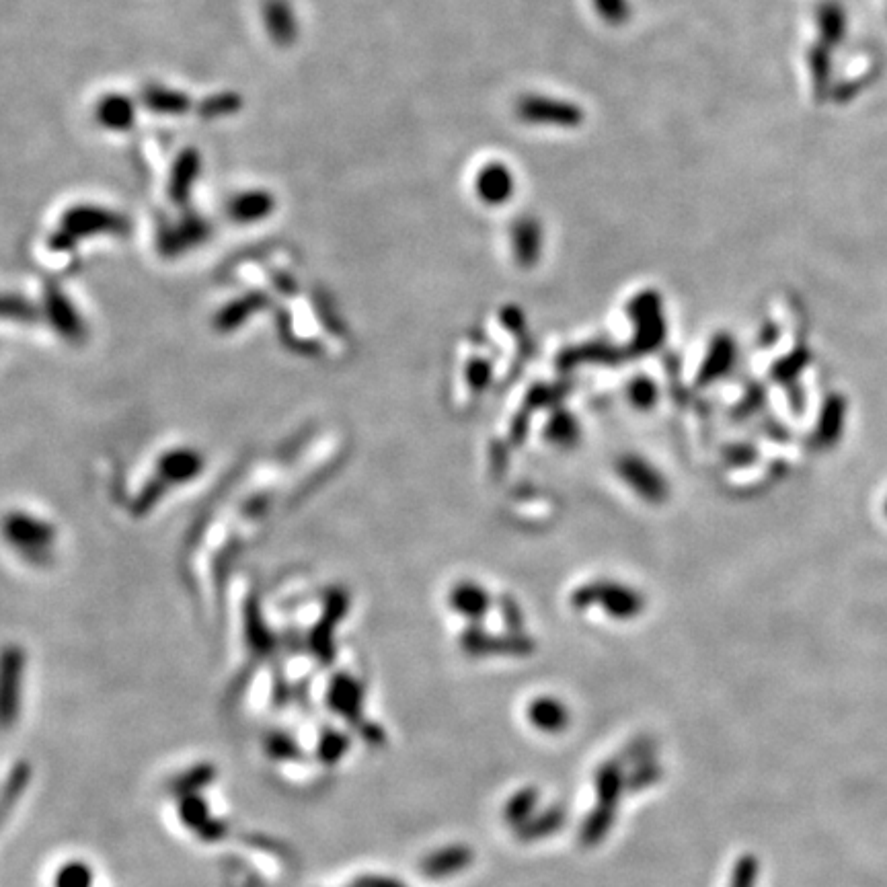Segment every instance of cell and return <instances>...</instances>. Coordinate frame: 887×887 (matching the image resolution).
Wrapping results in <instances>:
<instances>
[{
  "label": "cell",
  "mask_w": 887,
  "mask_h": 887,
  "mask_svg": "<svg viewBox=\"0 0 887 887\" xmlns=\"http://www.w3.org/2000/svg\"><path fill=\"white\" fill-rule=\"evenodd\" d=\"M514 118L528 128L573 132L586 124L588 115L586 109L573 99L532 91L522 93L514 101Z\"/></svg>",
  "instance_id": "6da1fadb"
},
{
  "label": "cell",
  "mask_w": 887,
  "mask_h": 887,
  "mask_svg": "<svg viewBox=\"0 0 887 887\" xmlns=\"http://www.w3.org/2000/svg\"><path fill=\"white\" fill-rule=\"evenodd\" d=\"M60 230L76 243L79 239L109 235V237H126L130 233V220L103 206L95 204H76L68 208L60 220Z\"/></svg>",
  "instance_id": "7a4b0ae2"
},
{
  "label": "cell",
  "mask_w": 887,
  "mask_h": 887,
  "mask_svg": "<svg viewBox=\"0 0 887 887\" xmlns=\"http://www.w3.org/2000/svg\"><path fill=\"white\" fill-rule=\"evenodd\" d=\"M473 191L481 204L501 208L514 200L518 191V175L506 161H487L475 171Z\"/></svg>",
  "instance_id": "3957f363"
},
{
  "label": "cell",
  "mask_w": 887,
  "mask_h": 887,
  "mask_svg": "<svg viewBox=\"0 0 887 887\" xmlns=\"http://www.w3.org/2000/svg\"><path fill=\"white\" fill-rule=\"evenodd\" d=\"M210 237V222L200 214H183L177 222L167 224L159 233V251L175 257L200 247Z\"/></svg>",
  "instance_id": "277c9868"
},
{
  "label": "cell",
  "mask_w": 887,
  "mask_h": 887,
  "mask_svg": "<svg viewBox=\"0 0 887 887\" xmlns=\"http://www.w3.org/2000/svg\"><path fill=\"white\" fill-rule=\"evenodd\" d=\"M202 173V154L194 146L183 148L171 167L169 173V198L175 206H187L191 191H194Z\"/></svg>",
  "instance_id": "5b68a950"
},
{
  "label": "cell",
  "mask_w": 887,
  "mask_h": 887,
  "mask_svg": "<svg viewBox=\"0 0 887 887\" xmlns=\"http://www.w3.org/2000/svg\"><path fill=\"white\" fill-rule=\"evenodd\" d=\"M3 532L13 547H19L25 553L37 555L42 549L52 545V528L40 520L29 518L25 514H11L5 518Z\"/></svg>",
  "instance_id": "8992f818"
},
{
  "label": "cell",
  "mask_w": 887,
  "mask_h": 887,
  "mask_svg": "<svg viewBox=\"0 0 887 887\" xmlns=\"http://www.w3.org/2000/svg\"><path fill=\"white\" fill-rule=\"evenodd\" d=\"M475 861L473 848L467 844H450L442 846L438 851L430 853L421 859L419 871L428 879H448L465 869H469Z\"/></svg>",
  "instance_id": "52a82bcc"
},
{
  "label": "cell",
  "mask_w": 887,
  "mask_h": 887,
  "mask_svg": "<svg viewBox=\"0 0 887 887\" xmlns=\"http://www.w3.org/2000/svg\"><path fill=\"white\" fill-rule=\"evenodd\" d=\"M261 17L269 40L276 46L290 48L298 40V17L288 0H263Z\"/></svg>",
  "instance_id": "ba28073f"
},
{
  "label": "cell",
  "mask_w": 887,
  "mask_h": 887,
  "mask_svg": "<svg viewBox=\"0 0 887 887\" xmlns=\"http://www.w3.org/2000/svg\"><path fill=\"white\" fill-rule=\"evenodd\" d=\"M95 122L109 132H128L136 126L138 105L124 93H107L95 105Z\"/></svg>",
  "instance_id": "9c48e42d"
},
{
  "label": "cell",
  "mask_w": 887,
  "mask_h": 887,
  "mask_svg": "<svg viewBox=\"0 0 887 887\" xmlns=\"http://www.w3.org/2000/svg\"><path fill=\"white\" fill-rule=\"evenodd\" d=\"M510 241H512V251L522 265L534 263L538 257H541L545 245V228L541 220L532 214L518 216L510 228Z\"/></svg>",
  "instance_id": "30bf717a"
},
{
  "label": "cell",
  "mask_w": 887,
  "mask_h": 887,
  "mask_svg": "<svg viewBox=\"0 0 887 887\" xmlns=\"http://www.w3.org/2000/svg\"><path fill=\"white\" fill-rule=\"evenodd\" d=\"M140 103L150 113L161 115V118H179V115H185L194 107V101L187 93L159 83H148L140 89Z\"/></svg>",
  "instance_id": "8fae6325"
},
{
  "label": "cell",
  "mask_w": 887,
  "mask_h": 887,
  "mask_svg": "<svg viewBox=\"0 0 887 887\" xmlns=\"http://www.w3.org/2000/svg\"><path fill=\"white\" fill-rule=\"evenodd\" d=\"M276 210V198L267 189H247L228 202L226 212L239 224H253L272 216Z\"/></svg>",
  "instance_id": "7c38bea8"
},
{
  "label": "cell",
  "mask_w": 887,
  "mask_h": 887,
  "mask_svg": "<svg viewBox=\"0 0 887 887\" xmlns=\"http://www.w3.org/2000/svg\"><path fill=\"white\" fill-rule=\"evenodd\" d=\"M462 647L471 655H487V653H501V655H526L532 651V641L520 635H506V637H491L485 635L479 629H471L462 637Z\"/></svg>",
  "instance_id": "4fadbf2b"
},
{
  "label": "cell",
  "mask_w": 887,
  "mask_h": 887,
  "mask_svg": "<svg viewBox=\"0 0 887 887\" xmlns=\"http://www.w3.org/2000/svg\"><path fill=\"white\" fill-rule=\"evenodd\" d=\"M528 719L538 731L563 734L571 723V713L567 705L555 697H538L528 707Z\"/></svg>",
  "instance_id": "5bb4252c"
},
{
  "label": "cell",
  "mask_w": 887,
  "mask_h": 887,
  "mask_svg": "<svg viewBox=\"0 0 887 887\" xmlns=\"http://www.w3.org/2000/svg\"><path fill=\"white\" fill-rule=\"evenodd\" d=\"M625 777H627L625 766L619 758L606 760L598 766L594 783H596V799L600 805L619 809V801L625 793Z\"/></svg>",
  "instance_id": "9a60e30c"
},
{
  "label": "cell",
  "mask_w": 887,
  "mask_h": 887,
  "mask_svg": "<svg viewBox=\"0 0 887 887\" xmlns=\"http://www.w3.org/2000/svg\"><path fill=\"white\" fill-rule=\"evenodd\" d=\"M565 822H567V809L563 805H551L543 809L541 814H534L520 828H516V838L526 844L545 840L563 830Z\"/></svg>",
  "instance_id": "2e32d148"
},
{
  "label": "cell",
  "mask_w": 887,
  "mask_h": 887,
  "mask_svg": "<svg viewBox=\"0 0 887 887\" xmlns=\"http://www.w3.org/2000/svg\"><path fill=\"white\" fill-rule=\"evenodd\" d=\"M362 688L350 676H341L333 682L331 705L337 713L347 717L354 723H360L362 717Z\"/></svg>",
  "instance_id": "e0dca14e"
},
{
  "label": "cell",
  "mask_w": 887,
  "mask_h": 887,
  "mask_svg": "<svg viewBox=\"0 0 887 887\" xmlns=\"http://www.w3.org/2000/svg\"><path fill=\"white\" fill-rule=\"evenodd\" d=\"M616 820V807H606L596 803V807L586 816L580 828V842L588 848L598 846L610 834Z\"/></svg>",
  "instance_id": "ac0fdd59"
},
{
  "label": "cell",
  "mask_w": 887,
  "mask_h": 887,
  "mask_svg": "<svg viewBox=\"0 0 887 887\" xmlns=\"http://www.w3.org/2000/svg\"><path fill=\"white\" fill-rule=\"evenodd\" d=\"M538 799H541V793H538L534 787H524L518 793H514L506 801V805H504V820H506V824L516 830L524 822H528L534 816V812H536Z\"/></svg>",
  "instance_id": "d6986e66"
},
{
  "label": "cell",
  "mask_w": 887,
  "mask_h": 887,
  "mask_svg": "<svg viewBox=\"0 0 887 887\" xmlns=\"http://www.w3.org/2000/svg\"><path fill=\"white\" fill-rule=\"evenodd\" d=\"M590 7L600 23L612 29H621L633 21V0H590Z\"/></svg>",
  "instance_id": "ffe728a7"
},
{
  "label": "cell",
  "mask_w": 887,
  "mask_h": 887,
  "mask_svg": "<svg viewBox=\"0 0 887 887\" xmlns=\"http://www.w3.org/2000/svg\"><path fill=\"white\" fill-rule=\"evenodd\" d=\"M243 107V97L235 91H220L204 97L198 103V115L202 120H222L230 118Z\"/></svg>",
  "instance_id": "44dd1931"
},
{
  "label": "cell",
  "mask_w": 887,
  "mask_h": 887,
  "mask_svg": "<svg viewBox=\"0 0 887 887\" xmlns=\"http://www.w3.org/2000/svg\"><path fill=\"white\" fill-rule=\"evenodd\" d=\"M664 779V766L660 762L647 760L637 766H633L631 773L625 777V791L627 793H641L653 785H658Z\"/></svg>",
  "instance_id": "7402d4cb"
},
{
  "label": "cell",
  "mask_w": 887,
  "mask_h": 887,
  "mask_svg": "<svg viewBox=\"0 0 887 887\" xmlns=\"http://www.w3.org/2000/svg\"><path fill=\"white\" fill-rule=\"evenodd\" d=\"M655 752H658V740H655L653 736L643 734V736H637L635 740H631V742L621 750L619 760L623 762V766H625V764L637 766V764H641V762L653 760V758H655Z\"/></svg>",
  "instance_id": "603a6c76"
},
{
  "label": "cell",
  "mask_w": 887,
  "mask_h": 887,
  "mask_svg": "<svg viewBox=\"0 0 887 887\" xmlns=\"http://www.w3.org/2000/svg\"><path fill=\"white\" fill-rule=\"evenodd\" d=\"M48 306H50V311H52V313H58L54 319H56L60 331H64V333L70 335V337L81 333V329H79V319H76V317L72 315V313H74V308L68 304V300H66L60 292H56V290L48 292Z\"/></svg>",
  "instance_id": "cb8c5ba5"
},
{
  "label": "cell",
  "mask_w": 887,
  "mask_h": 887,
  "mask_svg": "<svg viewBox=\"0 0 887 887\" xmlns=\"http://www.w3.org/2000/svg\"><path fill=\"white\" fill-rule=\"evenodd\" d=\"M452 606L456 612L469 616V619H481V616L487 612V598L485 594H481V590L462 588L454 594Z\"/></svg>",
  "instance_id": "d4e9b609"
},
{
  "label": "cell",
  "mask_w": 887,
  "mask_h": 887,
  "mask_svg": "<svg viewBox=\"0 0 887 887\" xmlns=\"http://www.w3.org/2000/svg\"><path fill=\"white\" fill-rule=\"evenodd\" d=\"M756 881H758V861L746 855L736 863L729 887H756Z\"/></svg>",
  "instance_id": "484cf974"
},
{
  "label": "cell",
  "mask_w": 887,
  "mask_h": 887,
  "mask_svg": "<svg viewBox=\"0 0 887 887\" xmlns=\"http://www.w3.org/2000/svg\"><path fill=\"white\" fill-rule=\"evenodd\" d=\"M347 746H350V742H347L345 736L331 731V734L323 740V758L327 762H335L341 758V754L347 750Z\"/></svg>",
  "instance_id": "4316f807"
},
{
  "label": "cell",
  "mask_w": 887,
  "mask_h": 887,
  "mask_svg": "<svg viewBox=\"0 0 887 887\" xmlns=\"http://www.w3.org/2000/svg\"><path fill=\"white\" fill-rule=\"evenodd\" d=\"M356 887H405L401 881L391 879V877H380V875H366L362 879H358Z\"/></svg>",
  "instance_id": "83f0119b"
},
{
  "label": "cell",
  "mask_w": 887,
  "mask_h": 887,
  "mask_svg": "<svg viewBox=\"0 0 887 887\" xmlns=\"http://www.w3.org/2000/svg\"><path fill=\"white\" fill-rule=\"evenodd\" d=\"M23 311H25V304L21 300H17V298H0V315H3V317H7V315L17 317Z\"/></svg>",
  "instance_id": "f1b7e54d"
}]
</instances>
